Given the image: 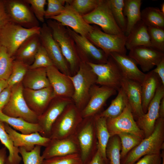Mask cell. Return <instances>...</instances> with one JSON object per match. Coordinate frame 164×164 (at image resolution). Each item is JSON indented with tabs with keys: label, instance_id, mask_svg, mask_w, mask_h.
Segmentation results:
<instances>
[{
	"label": "cell",
	"instance_id": "cell-57",
	"mask_svg": "<svg viewBox=\"0 0 164 164\" xmlns=\"http://www.w3.org/2000/svg\"><path fill=\"white\" fill-rule=\"evenodd\" d=\"M161 11L164 13V3H162L161 5V8L160 9Z\"/></svg>",
	"mask_w": 164,
	"mask_h": 164
},
{
	"label": "cell",
	"instance_id": "cell-52",
	"mask_svg": "<svg viewBox=\"0 0 164 164\" xmlns=\"http://www.w3.org/2000/svg\"><path fill=\"white\" fill-rule=\"evenodd\" d=\"M85 164H107L98 149L91 159Z\"/></svg>",
	"mask_w": 164,
	"mask_h": 164
},
{
	"label": "cell",
	"instance_id": "cell-4",
	"mask_svg": "<svg viewBox=\"0 0 164 164\" xmlns=\"http://www.w3.org/2000/svg\"><path fill=\"white\" fill-rule=\"evenodd\" d=\"M83 118L81 111L74 104H69L53 124L50 138L61 139L73 135Z\"/></svg>",
	"mask_w": 164,
	"mask_h": 164
},
{
	"label": "cell",
	"instance_id": "cell-35",
	"mask_svg": "<svg viewBox=\"0 0 164 164\" xmlns=\"http://www.w3.org/2000/svg\"><path fill=\"white\" fill-rule=\"evenodd\" d=\"M0 141L9 151L5 164H19L22 160L19 155V148L15 146L4 128V123L0 121Z\"/></svg>",
	"mask_w": 164,
	"mask_h": 164
},
{
	"label": "cell",
	"instance_id": "cell-13",
	"mask_svg": "<svg viewBox=\"0 0 164 164\" xmlns=\"http://www.w3.org/2000/svg\"><path fill=\"white\" fill-rule=\"evenodd\" d=\"M134 117L128 103L118 116L113 118H106L107 127L110 137L122 133H128L144 138L143 132L138 127Z\"/></svg>",
	"mask_w": 164,
	"mask_h": 164
},
{
	"label": "cell",
	"instance_id": "cell-45",
	"mask_svg": "<svg viewBox=\"0 0 164 164\" xmlns=\"http://www.w3.org/2000/svg\"><path fill=\"white\" fill-rule=\"evenodd\" d=\"M43 164H84L80 153L53 157L44 159Z\"/></svg>",
	"mask_w": 164,
	"mask_h": 164
},
{
	"label": "cell",
	"instance_id": "cell-53",
	"mask_svg": "<svg viewBox=\"0 0 164 164\" xmlns=\"http://www.w3.org/2000/svg\"><path fill=\"white\" fill-rule=\"evenodd\" d=\"M7 148L4 147L0 149V164H5L6 158Z\"/></svg>",
	"mask_w": 164,
	"mask_h": 164
},
{
	"label": "cell",
	"instance_id": "cell-25",
	"mask_svg": "<svg viewBox=\"0 0 164 164\" xmlns=\"http://www.w3.org/2000/svg\"><path fill=\"white\" fill-rule=\"evenodd\" d=\"M121 87L127 97L134 115L137 118L144 114L142 107L141 84L125 77Z\"/></svg>",
	"mask_w": 164,
	"mask_h": 164
},
{
	"label": "cell",
	"instance_id": "cell-30",
	"mask_svg": "<svg viewBox=\"0 0 164 164\" xmlns=\"http://www.w3.org/2000/svg\"><path fill=\"white\" fill-rule=\"evenodd\" d=\"M97 149L107 164H109L106 154V148L110 137L107 125V119L98 114L94 116Z\"/></svg>",
	"mask_w": 164,
	"mask_h": 164
},
{
	"label": "cell",
	"instance_id": "cell-11",
	"mask_svg": "<svg viewBox=\"0 0 164 164\" xmlns=\"http://www.w3.org/2000/svg\"><path fill=\"white\" fill-rule=\"evenodd\" d=\"M10 21L27 29L39 27V21L26 0H3Z\"/></svg>",
	"mask_w": 164,
	"mask_h": 164
},
{
	"label": "cell",
	"instance_id": "cell-21",
	"mask_svg": "<svg viewBox=\"0 0 164 164\" xmlns=\"http://www.w3.org/2000/svg\"><path fill=\"white\" fill-rule=\"evenodd\" d=\"M138 64L142 72H149L164 59V52L151 47L140 46L129 50L128 55Z\"/></svg>",
	"mask_w": 164,
	"mask_h": 164
},
{
	"label": "cell",
	"instance_id": "cell-31",
	"mask_svg": "<svg viewBox=\"0 0 164 164\" xmlns=\"http://www.w3.org/2000/svg\"><path fill=\"white\" fill-rule=\"evenodd\" d=\"M0 121L6 123L21 133L29 134L38 132L41 135L42 130L38 124L32 123L19 118L8 116L0 111Z\"/></svg>",
	"mask_w": 164,
	"mask_h": 164
},
{
	"label": "cell",
	"instance_id": "cell-41",
	"mask_svg": "<svg viewBox=\"0 0 164 164\" xmlns=\"http://www.w3.org/2000/svg\"><path fill=\"white\" fill-rule=\"evenodd\" d=\"M41 146L36 145L30 151H27L23 147L19 148L24 164H43L44 159L41 155Z\"/></svg>",
	"mask_w": 164,
	"mask_h": 164
},
{
	"label": "cell",
	"instance_id": "cell-8",
	"mask_svg": "<svg viewBox=\"0 0 164 164\" xmlns=\"http://www.w3.org/2000/svg\"><path fill=\"white\" fill-rule=\"evenodd\" d=\"M86 37L108 56L113 52L126 54L125 35L107 33L102 31L98 26L94 25L93 26L92 30Z\"/></svg>",
	"mask_w": 164,
	"mask_h": 164
},
{
	"label": "cell",
	"instance_id": "cell-20",
	"mask_svg": "<svg viewBox=\"0 0 164 164\" xmlns=\"http://www.w3.org/2000/svg\"><path fill=\"white\" fill-rule=\"evenodd\" d=\"M80 148L75 134L61 139H51L41 155L44 159L70 154H80Z\"/></svg>",
	"mask_w": 164,
	"mask_h": 164
},
{
	"label": "cell",
	"instance_id": "cell-24",
	"mask_svg": "<svg viewBox=\"0 0 164 164\" xmlns=\"http://www.w3.org/2000/svg\"><path fill=\"white\" fill-rule=\"evenodd\" d=\"M109 56L117 64L125 78L142 84L145 73L138 69L133 59L126 54L116 52L110 53Z\"/></svg>",
	"mask_w": 164,
	"mask_h": 164
},
{
	"label": "cell",
	"instance_id": "cell-16",
	"mask_svg": "<svg viewBox=\"0 0 164 164\" xmlns=\"http://www.w3.org/2000/svg\"><path fill=\"white\" fill-rule=\"evenodd\" d=\"M114 89L94 84L91 87L88 101L81 111L83 118L94 116L99 114L107 101L116 93Z\"/></svg>",
	"mask_w": 164,
	"mask_h": 164
},
{
	"label": "cell",
	"instance_id": "cell-5",
	"mask_svg": "<svg viewBox=\"0 0 164 164\" xmlns=\"http://www.w3.org/2000/svg\"><path fill=\"white\" fill-rule=\"evenodd\" d=\"M40 28H26L10 21L0 29V45L13 57L21 45L31 36L39 33Z\"/></svg>",
	"mask_w": 164,
	"mask_h": 164
},
{
	"label": "cell",
	"instance_id": "cell-1",
	"mask_svg": "<svg viewBox=\"0 0 164 164\" xmlns=\"http://www.w3.org/2000/svg\"><path fill=\"white\" fill-rule=\"evenodd\" d=\"M164 118L159 117L152 133L132 149L121 160V164H134L146 155L160 154L164 150Z\"/></svg>",
	"mask_w": 164,
	"mask_h": 164
},
{
	"label": "cell",
	"instance_id": "cell-43",
	"mask_svg": "<svg viewBox=\"0 0 164 164\" xmlns=\"http://www.w3.org/2000/svg\"><path fill=\"white\" fill-rule=\"evenodd\" d=\"M151 47L164 52V29L148 27Z\"/></svg>",
	"mask_w": 164,
	"mask_h": 164
},
{
	"label": "cell",
	"instance_id": "cell-44",
	"mask_svg": "<svg viewBox=\"0 0 164 164\" xmlns=\"http://www.w3.org/2000/svg\"><path fill=\"white\" fill-rule=\"evenodd\" d=\"M54 64L43 46L41 45L37 52L33 63L29 66V69L40 67L47 68Z\"/></svg>",
	"mask_w": 164,
	"mask_h": 164
},
{
	"label": "cell",
	"instance_id": "cell-17",
	"mask_svg": "<svg viewBox=\"0 0 164 164\" xmlns=\"http://www.w3.org/2000/svg\"><path fill=\"white\" fill-rule=\"evenodd\" d=\"M68 2L69 0H67L63 12L50 19L55 20L64 26L68 27L79 34L86 37L92 30L93 26L87 23Z\"/></svg>",
	"mask_w": 164,
	"mask_h": 164
},
{
	"label": "cell",
	"instance_id": "cell-26",
	"mask_svg": "<svg viewBox=\"0 0 164 164\" xmlns=\"http://www.w3.org/2000/svg\"><path fill=\"white\" fill-rule=\"evenodd\" d=\"M41 45L39 33L31 36L19 47L13 57L14 60L29 66L33 63L35 56Z\"/></svg>",
	"mask_w": 164,
	"mask_h": 164
},
{
	"label": "cell",
	"instance_id": "cell-9",
	"mask_svg": "<svg viewBox=\"0 0 164 164\" xmlns=\"http://www.w3.org/2000/svg\"><path fill=\"white\" fill-rule=\"evenodd\" d=\"M82 16L88 24H94L100 26L105 33L116 35H125L114 19L109 0H101L99 5L94 10Z\"/></svg>",
	"mask_w": 164,
	"mask_h": 164
},
{
	"label": "cell",
	"instance_id": "cell-12",
	"mask_svg": "<svg viewBox=\"0 0 164 164\" xmlns=\"http://www.w3.org/2000/svg\"><path fill=\"white\" fill-rule=\"evenodd\" d=\"M39 36L41 44L46 50L54 65L61 72L71 76L68 63L46 23H43L40 27Z\"/></svg>",
	"mask_w": 164,
	"mask_h": 164
},
{
	"label": "cell",
	"instance_id": "cell-55",
	"mask_svg": "<svg viewBox=\"0 0 164 164\" xmlns=\"http://www.w3.org/2000/svg\"><path fill=\"white\" fill-rule=\"evenodd\" d=\"M8 86L7 81L4 80H0V93L2 91Z\"/></svg>",
	"mask_w": 164,
	"mask_h": 164
},
{
	"label": "cell",
	"instance_id": "cell-47",
	"mask_svg": "<svg viewBox=\"0 0 164 164\" xmlns=\"http://www.w3.org/2000/svg\"><path fill=\"white\" fill-rule=\"evenodd\" d=\"M30 5L35 17L39 21L44 23L45 10L46 4V0H26Z\"/></svg>",
	"mask_w": 164,
	"mask_h": 164
},
{
	"label": "cell",
	"instance_id": "cell-7",
	"mask_svg": "<svg viewBox=\"0 0 164 164\" xmlns=\"http://www.w3.org/2000/svg\"><path fill=\"white\" fill-rule=\"evenodd\" d=\"M22 82L12 87L9 99L2 112L10 117L19 118L29 122L37 124L38 116L28 107L24 97Z\"/></svg>",
	"mask_w": 164,
	"mask_h": 164
},
{
	"label": "cell",
	"instance_id": "cell-3",
	"mask_svg": "<svg viewBox=\"0 0 164 164\" xmlns=\"http://www.w3.org/2000/svg\"><path fill=\"white\" fill-rule=\"evenodd\" d=\"M69 77L73 83L74 89L71 99L81 111L88 101L91 87L96 84V76L87 62L81 61L77 72Z\"/></svg>",
	"mask_w": 164,
	"mask_h": 164
},
{
	"label": "cell",
	"instance_id": "cell-27",
	"mask_svg": "<svg viewBox=\"0 0 164 164\" xmlns=\"http://www.w3.org/2000/svg\"><path fill=\"white\" fill-rule=\"evenodd\" d=\"M140 46L151 47L148 27L141 20L134 26L126 36L125 46L130 50Z\"/></svg>",
	"mask_w": 164,
	"mask_h": 164
},
{
	"label": "cell",
	"instance_id": "cell-29",
	"mask_svg": "<svg viewBox=\"0 0 164 164\" xmlns=\"http://www.w3.org/2000/svg\"><path fill=\"white\" fill-rule=\"evenodd\" d=\"M23 88L37 90L51 86L47 75L46 68L29 69L22 82Z\"/></svg>",
	"mask_w": 164,
	"mask_h": 164
},
{
	"label": "cell",
	"instance_id": "cell-33",
	"mask_svg": "<svg viewBox=\"0 0 164 164\" xmlns=\"http://www.w3.org/2000/svg\"><path fill=\"white\" fill-rule=\"evenodd\" d=\"M128 103L125 93L121 87L118 91L117 96L112 101L109 106L98 114L106 118H116L122 113Z\"/></svg>",
	"mask_w": 164,
	"mask_h": 164
},
{
	"label": "cell",
	"instance_id": "cell-19",
	"mask_svg": "<svg viewBox=\"0 0 164 164\" xmlns=\"http://www.w3.org/2000/svg\"><path fill=\"white\" fill-rule=\"evenodd\" d=\"M22 93L28 107L38 116L44 112L55 97L51 86L37 90L23 88Z\"/></svg>",
	"mask_w": 164,
	"mask_h": 164
},
{
	"label": "cell",
	"instance_id": "cell-28",
	"mask_svg": "<svg viewBox=\"0 0 164 164\" xmlns=\"http://www.w3.org/2000/svg\"><path fill=\"white\" fill-rule=\"evenodd\" d=\"M161 84L160 78L153 70L145 73L141 84L142 107L144 114L147 112L150 103Z\"/></svg>",
	"mask_w": 164,
	"mask_h": 164
},
{
	"label": "cell",
	"instance_id": "cell-18",
	"mask_svg": "<svg viewBox=\"0 0 164 164\" xmlns=\"http://www.w3.org/2000/svg\"><path fill=\"white\" fill-rule=\"evenodd\" d=\"M164 97V85L161 84L158 88L155 95L150 103L147 111L137 118V124L143 131L145 138L153 132L156 121L159 118V108L162 99Z\"/></svg>",
	"mask_w": 164,
	"mask_h": 164
},
{
	"label": "cell",
	"instance_id": "cell-39",
	"mask_svg": "<svg viewBox=\"0 0 164 164\" xmlns=\"http://www.w3.org/2000/svg\"><path fill=\"white\" fill-rule=\"evenodd\" d=\"M29 66L22 62L14 60L12 73L7 80L8 86L12 87L21 82Z\"/></svg>",
	"mask_w": 164,
	"mask_h": 164
},
{
	"label": "cell",
	"instance_id": "cell-54",
	"mask_svg": "<svg viewBox=\"0 0 164 164\" xmlns=\"http://www.w3.org/2000/svg\"><path fill=\"white\" fill-rule=\"evenodd\" d=\"M159 117L164 118V97L161 100L159 108Z\"/></svg>",
	"mask_w": 164,
	"mask_h": 164
},
{
	"label": "cell",
	"instance_id": "cell-37",
	"mask_svg": "<svg viewBox=\"0 0 164 164\" xmlns=\"http://www.w3.org/2000/svg\"><path fill=\"white\" fill-rule=\"evenodd\" d=\"M109 2L114 19L125 35L127 23L123 11L124 0H109Z\"/></svg>",
	"mask_w": 164,
	"mask_h": 164
},
{
	"label": "cell",
	"instance_id": "cell-42",
	"mask_svg": "<svg viewBox=\"0 0 164 164\" xmlns=\"http://www.w3.org/2000/svg\"><path fill=\"white\" fill-rule=\"evenodd\" d=\"M101 0H69V3L81 15L87 14L94 10Z\"/></svg>",
	"mask_w": 164,
	"mask_h": 164
},
{
	"label": "cell",
	"instance_id": "cell-14",
	"mask_svg": "<svg viewBox=\"0 0 164 164\" xmlns=\"http://www.w3.org/2000/svg\"><path fill=\"white\" fill-rule=\"evenodd\" d=\"M66 28L74 41L77 53L81 61L101 64L106 63L108 56L86 37L75 32L68 27Z\"/></svg>",
	"mask_w": 164,
	"mask_h": 164
},
{
	"label": "cell",
	"instance_id": "cell-10",
	"mask_svg": "<svg viewBox=\"0 0 164 164\" xmlns=\"http://www.w3.org/2000/svg\"><path fill=\"white\" fill-rule=\"evenodd\" d=\"M87 63L96 76V84L111 87L118 91L121 89L122 81L125 77L111 56H109L108 62L104 64Z\"/></svg>",
	"mask_w": 164,
	"mask_h": 164
},
{
	"label": "cell",
	"instance_id": "cell-6",
	"mask_svg": "<svg viewBox=\"0 0 164 164\" xmlns=\"http://www.w3.org/2000/svg\"><path fill=\"white\" fill-rule=\"evenodd\" d=\"M84 164L90 160L97 150L94 116L83 118L74 134Z\"/></svg>",
	"mask_w": 164,
	"mask_h": 164
},
{
	"label": "cell",
	"instance_id": "cell-23",
	"mask_svg": "<svg viewBox=\"0 0 164 164\" xmlns=\"http://www.w3.org/2000/svg\"><path fill=\"white\" fill-rule=\"evenodd\" d=\"M4 123V128L15 146L23 147L27 151L32 150L36 145L46 147L51 139L41 135L36 132L29 134L20 133L11 128L8 124Z\"/></svg>",
	"mask_w": 164,
	"mask_h": 164
},
{
	"label": "cell",
	"instance_id": "cell-2",
	"mask_svg": "<svg viewBox=\"0 0 164 164\" xmlns=\"http://www.w3.org/2000/svg\"><path fill=\"white\" fill-rule=\"evenodd\" d=\"M46 23L68 63L71 76L75 74L78 70L81 61L73 38L66 27L56 21L49 19Z\"/></svg>",
	"mask_w": 164,
	"mask_h": 164
},
{
	"label": "cell",
	"instance_id": "cell-49",
	"mask_svg": "<svg viewBox=\"0 0 164 164\" xmlns=\"http://www.w3.org/2000/svg\"><path fill=\"white\" fill-rule=\"evenodd\" d=\"M12 87L8 86L0 93V111L8 102L11 94Z\"/></svg>",
	"mask_w": 164,
	"mask_h": 164
},
{
	"label": "cell",
	"instance_id": "cell-36",
	"mask_svg": "<svg viewBox=\"0 0 164 164\" xmlns=\"http://www.w3.org/2000/svg\"><path fill=\"white\" fill-rule=\"evenodd\" d=\"M121 145L118 135L110 137L106 151V157L109 164H121Z\"/></svg>",
	"mask_w": 164,
	"mask_h": 164
},
{
	"label": "cell",
	"instance_id": "cell-32",
	"mask_svg": "<svg viewBox=\"0 0 164 164\" xmlns=\"http://www.w3.org/2000/svg\"><path fill=\"white\" fill-rule=\"evenodd\" d=\"M141 0H124V13L127 19L125 33L127 36L135 26L141 20Z\"/></svg>",
	"mask_w": 164,
	"mask_h": 164
},
{
	"label": "cell",
	"instance_id": "cell-40",
	"mask_svg": "<svg viewBox=\"0 0 164 164\" xmlns=\"http://www.w3.org/2000/svg\"><path fill=\"white\" fill-rule=\"evenodd\" d=\"M14 60L6 49L0 45V80H8L12 73Z\"/></svg>",
	"mask_w": 164,
	"mask_h": 164
},
{
	"label": "cell",
	"instance_id": "cell-34",
	"mask_svg": "<svg viewBox=\"0 0 164 164\" xmlns=\"http://www.w3.org/2000/svg\"><path fill=\"white\" fill-rule=\"evenodd\" d=\"M141 20L148 27L164 29V13L159 8H145L141 11Z\"/></svg>",
	"mask_w": 164,
	"mask_h": 164
},
{
	"label": "cell",
	"instance_id": "cell-15",
	"mask_svg": "<svg viewBox=\"0 0 164 164\" xmlns=\"http://www.w3.org/2000/svg\"><path fill=\"white\" fill-rule=\"evenodd\" d=\"M73 102L71 98L54 97L40 115L37 123L42 130L43 136L50 138L52 125L65 108Z\"/></svg>",
	"mask_w": 164,
	"mask_h": 164
},
{
	"label": "cell",
	"instance_id": "cell-50",
	"mask_svg": "<svg viewBox=\"0 0 164 164\" xmlns=\"http://www.w3.org/2000/svg\"><path fill=\"white\" fill-rule=\"evenodd\" d=\"M10 21L6 11L3 0H0V29Z\"/></svg>",
	"mask_w": 164,
	"mask_h": 164
},
{
	"label": "cell",
	"instance_id": "cell-38",
	"mask_svg": "<svg viewBox=\"0 0 164 164\" xmlns=\"http://www.w3.org/2000/svg\"><path fill=\"white\" fill-rule=\"evenodd\" d=\"M121 145V160L123 159L133 148L138 145L143 139L141 137L128 133H122L118 135Z\"/></svg>",
	"mask_w": 164,
	"mask_h": 164
},
{
	"label": "cell",
	"instance_id": "cell-56",
	"mask_svg": "<svg viewBox=\"0 0 164 164\" xmlns=\"http://www.w3.org/2000/svg\"><path fill=\"white\" fill-rule=\"evenodd\" d=\"M161 155L162 157V163L161 164H164V151L162 150L161 152Z\"/></svg>",
	"mask_w": 164,
	"mask_h": 164
},
{
	"label": "cell",
	"instance_id": "cell-46",
	"mask_svg": "<svg viewBox=\"0 0 164 164\" xmlns=\"http://www.w3.org/2000/svg\"><path fill=\"white\" fill-rule=\"evenodd\" d=\"M67 0H47V8L45 10V18L50 19L59 15L64 10Z\"/></svg>",
	"mask_w": 164,
	"mask_h": 164
},
{
	"label": "cell",
	"instance_id": "cell-48",
	"mask_svg": "<svg viewBox=\"0 0 164 164\" xmlns=\"http://www.w3.org/2000/svg\"><path fill=\"white\" fill-rule=\"evenodd\" d=\"M161 153L146 155L134 164H161Z\"/></svg>",
	"mask_w": 164,
	"mask_h": 164
},
{
	"label": "cell",
	"instance_id": "cell-51",
	"mask_svg": "<svg viewBox=\"0 0 164 164\" xmlns=\"http://www.w3.org/2000/svg\"><path fill=\"white\" fill-rule=\"evenodd\" d=\"M156 66V68L152 70L160 78L162 84L164 85V59Z\"/></svg>",
	"mask_w": 164,
	"mask_h": 164
},
{
	"label": "cell",
	"instance_id": "cell-22",
	"mask_svg": "<svg viewBox=\"0 0 164 164\" xmlns=\"http://www.w3.org/2000/svg\"><path fill=\"white\" fill-rule=\"evenodd\" d=\"M46 70L47 77L55 97L71 99L74 89L69 76L60 72L54 65L46 68Z\"/></svg>",
	"mask_w": 164,
	"mask_h": 164
}]
</instances>
